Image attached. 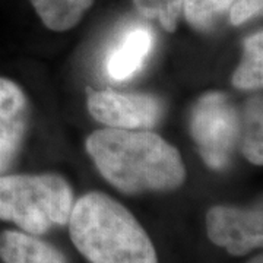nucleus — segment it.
Listing matches in <instances>:
<instances>
[{
	"label": "nucleus",
	"mask_w": 263,
	"mask_h": 263,
	"mask_svg": "<svg viewBox=\"0 0 263 263\" xmlns=\"http://www.w3.org/2000/svg\"><path fill=\"white\" fill-rule=\"evenodd\" d=\"M85 146L104 179L126 195L173 192L186 180L179 149L152 132L107 127L92 132Z\"/></svg>",
	"instance_id": "obj_1"
},
{
	"label": "nucleus",
	"mask_w": 263,
	"mask_h": 263,
	"mask_svg": "<svg viewBox=\"0 0 263 263\" xmlns=\"http://www.w3.org/2000/svg\"><path fill=\"white\" fill-rule=\"evenodd\" d=\"M70 240L91 263H158L145 228L127 208L101 192L78 199L67 221Z\"/></svg>",
	"instance_id": "obj_2"
},
{
	"label": "nucleus",
	"mask_w": 263,
	"mask_h": 263,
	"mask_svg": "<svg viewBox=\"0 0 263 263\" xmlns=\"http://www.w3.org/2000/svg\"><path fill=\"white\" fill-rule=\"evenodd\" d=\"M73 203V190L59 174L0 176V219L28 234L67 226Z\"/></svg>",
	"instance_id": "obj_3"
},
{
	"label": "nucleus",
	"mask_w": 263,
	"mask_h": 263,
	"mask_svg": "<svg viewBox=\"0 0 263 263\" xmlns=\"http://www.w3.org/2000/svg\"><path fill=\"white\" fill-rule=\"evenodd\" d=\"M240 129L238 111L224 92H208L193 105L190 135L209 168L222 170L230 164L240 142Z\"/></svg>",
	"instance_id": "obj_4"
},
{
	"label": "nucleus",
	"mask_w": 263,
	"mask_h": 263,
	"mask_svg": "<svg viewBox=\"0 0 263 263\" xmlns=\"http://www.w3.org/2000/svg\"><path fill=\"white\" fill-rule=\"evenodd\" d=\"M86 104L95 120L111 129L149 130L162 117V103L149 94H123L88 88Z\"/></svg>",
	"instance_id": "obj_5"
},
{
	"label": "nucleus",
	"mask_w": 263,
	"mask_h": 263,
	"mask_svg": "<svg viewBox=\"0 0 263 263\" xmlns=\"http://www.w3.org/2000/svg\"><path fill=\"white\" fill-rule=\"evenodd\" d=\"M208 238L231 256H246L263 245L262 206H212L206 214Z\"/></svg>",
	"instance_id": "obj_6"
},
{
	"label": "nucleus",
	"mask_w": 263,
	"mask_h": 263,
	"mask_svg": "<svg viewBox=\"0 0 263 263\" xmlns=\"http://www.w3.org/2000/svg\"><path fill=\"white\" fill-rule=\"evenodd\" d=\"M29 105L21 86L0 78V174L15 161L28 130Z\"/></svg>",
	"instance_id": "obj_7"
},
{
	"label": "nucleus",
	"mask_w": 263,
	"mask_h": 263,
	"mask_svg": "<svg viewBox=\"0 0 263 263\" xmlns=\"http://www.w3.org/2000/svg\"><path fill=\"white\" fill-rule=\"evenodd\" d=\"M154 47V34L149 28L138 27L129 31L107 57L105 70L113 81H127L145 65Z\"/></svg>",
	"instance_id": "obj_8"
},
{
	"label": "nucleus",
	"mask_w": 263,
	"mask_h": 263,
	"mask_svg": "<svg viewBox=\"0 0 263 263\" xmlns=\"http://www.w3.org/2000/svg\"><path fill=\"white\" fill-rule=\"evenodd\" d=\"M0 259L5 263H69L57 247L25 231L0 233Z\"/></svg>",
	"instance_id": "obj_9"
},
{
	"label": "nucleus",
	"mask_w": 263,
	"mask_h": 263,
	"mask_svg": "<svg viewBox=\"0 0 263 263\" xmlns=\"http://www.w3.org/2000/svg\"><path fill=\"white\" fill-rule=\"evenodd\" d=\"M43 24L51 31L63 32L76 27L94 0H29Z\"/></svg>",
	"instance_id": "obj_10"
},
{
	"label": "nucleus",
	"mask_w": 263,
	"mask_h": 263,
	"mask_svg": "<svg viewBox=\"0 0 263 263\" xmlns=\"http://www.w3.org/2000/svg\"><path fill=\"white\" fill-rule=\"evenodd\" d=\"M263 105L262 97L250 98L245 107L240 129V146L247 160L254 165L263 164Z\"/></svg>",
	"instance_id": "obj_11"
},
{
	"label": "nucleus",
	"mask_w": 263,
	"mask_h": 263,
	"mask_svg": "<svg viewBox=\"0 0 263 263\" xmlns=\"http://www.w3.org/2000/svg\"><path fill=\"white\" fill-rule=\"evenodd\" d=\"M263 84V34L256 32L245 41L243 59L233 75V85L238 89H260Z\"/></svg>",
	"instance_id": "obj_12"
},
{
	"label": "nucleus",
	"mask_w": 263,
	"mask_h": 263,
	"mask_svg": "<svg viewBox=\"0 0 263 263\" xmlns=\"http://www.w3.org/2000/svg\"><path fill=\"white\" fill-rule=\"evenodd\" d=\"M233 3L234 0H184L183 12L190 27L196 31H209Z\"/></svg>",
	"instance_id": "obj_13"
},
{
	"label": "nucleus",
	"mask_w": 263,
	"mask_h": 263,
	"mask_svg": "<svg viewBox=\"0 0 263 263\" xmlns=\"http://www.w3.org/2000/svg\"><path fill=\"white\" fill-rule=\"evenodd\" d=\"M184 0H133L138 12L148 19H157L167 32L177 29Z\"/></svg>",
	"instance_id": "obj_14"
},
{
	"label": "nucleus",
	"mask_w": 263,
	"mask_h": 263,
	"mask_svg": "<svg viewBox=\"0 0 263 263\" xmlns=\"http://www.w3.org/2000/svg\"><path fill=\"white\" fill-rule=\"evenodd\" d=\"M263 0H237L231 5L230 22L233 25H241L256 15L262 13Z\"/></svg>",
	"instance_id": "obj_15"
},
{
	"label": "nucleus",
	"mask_w": 263,
	"mask_h": 263,
	"mask_svg": "<svg viewBox=\"0 0 263 263\" xmlns=\"http://www.w3.org/2000/svg\"><path fill=\"white\" fill-rule=\"evenodd\" d=\"M249 263H263V256L262 254H257V256H254L253 259H250Z\"/></svg>",
	"instance_id": "obj_16"
}]
</instances>
